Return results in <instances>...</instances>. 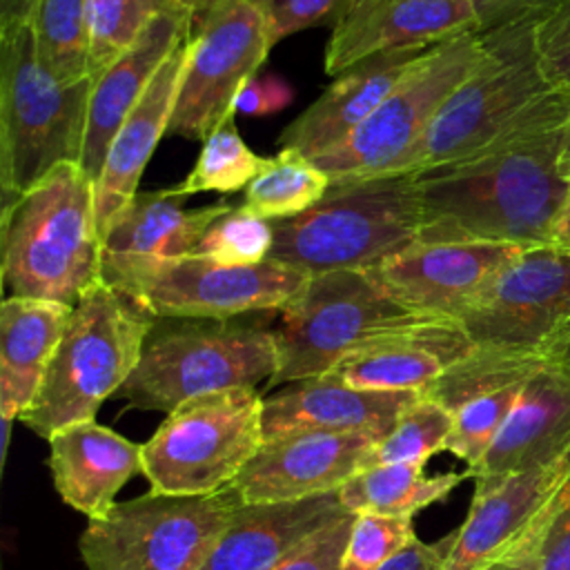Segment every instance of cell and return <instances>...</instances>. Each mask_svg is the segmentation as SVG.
<instances>
[{"label": "cell", "instance_id": "30bf717a", "mask_svg": "<svg viewBox=\"0 0 570 570\" xmlns=\"http://www.w3.org/2000/svg\"><path fill=\"white\" fill-rule=\"evenodd\" d=\"M240 503L232 485L214 494L149 490L89 521L78 550L87 570H200Z\"/></svg>", "mask_w": 570, "mask_h": 570}, {"label": "cell", "instance_id": "f546056e", "mask_svg": "<svg viewBox=\"0 0 570 570\" xmlns=\"http://www.w3.org/2000/svg\"><path fill=\"white\" fill-rule=\"evenodd\" d=\"M554 358L557 356L532 350L474 345L463 358L452 363L423 392V396H430L436 403L445 405L450 412H454L456 407L481 394L523 385Z\"/></svg>", "mask_w": 570, "mask_h": 570}, {"label": "cell", "instance_id": "816d5d0a", "mask_svg": "<svg viewBox=\"0 0 570 570\" xmlns=\"http://www.w3.org/2000/svg\"><path fill=\"white\" fill-rule=\"evenodd\" d=\"M557 358H559V361L566 365V370L570 372V343H568V347H566Z\"/></svg>", "mask_w": 570, "mask_h": 570}, {"label": "cell", "instance_id": "ac0fdd59", "mask_svg": "<svg viewBox=\"0 0 570 570\" xmlns=\"http://www.w3.org/2000/svg\"><path fill=\"white\" fill-rule=\"evenodd\" d=\"M176 187L138 191L102 238V281L125 285L136 274L167 261L191 256L200 236L229 203L185 209Z\"/></svg>", "mask_w": 570, "mask_h": 570}, {"label": "cell", "instance_id": "1f68e13d", "mask_svg": "<svg viewBox=\"0 0 570 570\" xmlns=\"http://www.w3.org/2000/svg\"><path fill=\"white\" fill-rule=\"evenodd\" d=\"M29 27L40 62L60 82L91 78L87 0H36Z\"/></svg>", "mask_w": 570, "mask_h": 570}, {"label": "cell", "instance_id": "cb8c5ba5", "mask_svg": "<svg viewBox=\"0 0 570 570\" xmlns=\"http://www.w3.org/2000/svg\"><path fill=\"white\" fill-rule=\"evenodd\" d=\"M49 470L60 499L89 521L102 519L118 501V492L142 474V443L94 421L53 432L49 439Z\"/></svg>", "mask_w": 570, "mask_h": 570}, {"label": "cell", "instance_id": "ee69618b", "mask_svg": "<svg viewBox=\"0 0 570 570\" xmlns=\"http://www.w3.org/2000/svg\"><path fill=\"white\" fill-rule=\"evenodd\" d=\"M552 499L546 503V508L534 517V521L528 525V530L514 543H510L501 554L490 559L479 570H539L541 539H543V532H546V525L550 519Z\"/></svg>", "mask_w": 570, "mask_h": 570}, {"label": "cell", "instance_id": "83f0119b", "mask_svg": "<svg viewBox=\"0 0 570 570\" xmlns=\"http://www.w3.org/2000/svg\"><path fill=\"white\" fill-rule=\"evenodd\" d=\"M73 307L7 296L0 307V416L18 421L38 396Z\"/></svg>", "mask_w": 570, "mask_h": 570}, {"label": "cell", "instance_id": "f907efd6", "mask_svg": "<svg viewBox=\"0 0 570 570\" xmlns=\"http://www.w3.org/2000/svg\"><path fill=\"white\" fill-rule=\"evenodd\" d=\"M223 2H225V0H176V4H178L180 9H185V11L194 18V22L200 20L203 16H207L214 7L223 4Z\"/></svg>", "mask_w": 570, "mask_h": 570}, {"label": "cell", "instance_id": "d4e9b609", "mask_svg": "<svg viewBox=\"0 0 570 570\" xmlns=\"http://www.w3.org/2000/svg\"><path fill=\"white\" fill-rule=\"evenodd\" d=\"M345 514L338 492L240 503L200 570H272Z\"/></svg>", "mask_w": 570, "mask_h": 570}, {"label": "cell", "instance_id": "7a4b0ae2", "mask_svg": "<svg viewBox=\"0 0 570 570\" xmlns=\"http://www.w3.org/2000/svg\"><path fill=\"white\" fill-rule=\"evenodd\" d=\"M481 33L485 38L483 60L450 94L390 174H419L501 140L570 122V100L557 94L537 67L532 22Z\"/></svg>", "mask_w": 570, "mask_h": 570}, {"label": "cell", "instance_id": "60d3db41", "mask_svg": "<svg viewBox=\"0 0 570 570\" xmlns=\"http://www.w3.org/2000/svg\"><path fill=\"white\" fill-rule=\"evenodd\" d=\"M352 525L354 514L347 512L272 570H341Z\"/></svg>", "mask_w": 570, "mask_h": 570}, {"label": "cell", "instance_id": "f6af8a7d", "mask_svg": "<svg viewBox=\"0 0 570 570\" xmlns=\"http://www.w3.org/2000/svg\"><path fill=\"white\" fill-rule=\"evenodd\" d=\"M479 13V31L534 22L559 0H470Z\"/></svg>", "mask_w": 570, "mask_h": 570}, {"label": "cell", "instance_id": "ab89813d", "mask_svg": "<svg viewBox=\"0 0 570 570\" xmlns=\"http://www.w3.org/2000/svg\"><path fill=\"white\" fill-rule=\"evenodd\" d=\"M274 40L305 31L321 22H334L347 11L352 0H265Z\"/></svg>", "mask_w": 570, "mask_h": 570}, {"label": "cell", "instance_id": "6da1fadb", "mask_svg": "<svg viewBox=\"0 0 570 570\" xmlns=\"http://www.w3.org/2000/svg\"><path fill=\"white\" fill-rule=\"evenodd\" d=\"M563 127L521 134L414 174L421 238L525 249L550 245L552 223L570 185L557 167Z\"/></svg>", "mask_w": 570, "mask_h": 570}, {"label": "cell", "instance_id": "b9f144b4", "mask_svg": "<svg viewBox=\"0 0 570 570\" xmlns=\"http://www.w3.org/2000/svg\"><path fill=\"white\" fill-rule=\"evenodd\" d=\"M539 570H570V474L552 499Z\"/></svg>", "mask_w": 570, "mask_h": 570}, {"label": "cell", "instance_id": "836d02e7", "mask_svg": "<svg viewBox=\"0 0 570 570\" xmlns=\"http://www.w3.org/2000/svg\"><path fill=\"white\" fill-rule=\"evenodd\" d=\"M169 9L180 7L176 0H87L91 78L122 56L158 13Z\"/></svg>", "mask_w": 570, "mask_h": 570}, {"label": "cell", "instance_id": "8992f818", "mask_svg": "<svg viewBox=\"0 0 570 570\" xmlns=\"http://www.w3.org/2000/svg\"><path fill=\"white\" fill-rule=\"evenodd\" d=\"M91 78L60 82L36 53L29 22L0 29V185L2 205L58 165L82 158Z\"/></svg>", "mask_w": 570, "mask_h": 570}, {"label": "cell", "instance_id": "c3c4849f", "mask_svg": "<svg viewBox=\"0 0 570 570\" xmlns=\"http://www.w3.org/2000/svg\"><path fill=\"white\" fill-rule=\"evenodd\" d=\"M550 245L557 247H570V185L566 191V198L557 212V218L552 223V232H550Z\"/></svg>", "mask_w": 570, "mask_h": 570}, {"label": "cell", "instance_id": "9c48e42d", "mask_svg": "<svg viewBox=\"0 0 570 570\" xmlns=\"http://www.w3.org/2000/svg\"><path fill=\"white\" fill-rule=\"evenodd\" d=\"M263 399L256 387H232L187 399L167 412L142 443L149 490L214 494L229 488L265 443Z\"/></svg>", "mask_w": 570, "mask_h": 570}, {"label": "cell", "instance_id": "4dcf8cb0", "mask_svg": "<svg viewBox=\"0 0 570 570\" xmlns=\"http://www.w3.org/2000/svg\"><path fill=\"white\" fill-rule=\"evenodd\" d=\"M330 176L296 149H281L247 185L243 207L267 220L294 218L330 189Z\"/></svg>", "mask_w": 570, "mask_h": 570}, {"label": "cell", "instance_id": "4316f807", "mask_svg": "<svg viewBox=\"0 0 570 570\" xmlns=\"http://www.w3.org/2000/svg\"><path fill=\"white\" fill-rule=\"evenodd\" d=\"M472 347L459 323L434 318L356 350L327 374L358 390L423 394Z\"/></svg>", "mask_w": 570, "mask_h": 570}, {"label": "cell", "instance_id": "f1b7e54d", "mask_svg": "<svg viewBox=\"0 0 570 570\" xmlns=\"http://www.w3.org/2000/svg\"><path fill=\"white\" fill-rule=\"evenodd\" d=\"M470 472H443L428 476L423 463H385L354 474L341 490L347 512H374L412 519L419 510L443 501Z\"/></svg>", "mask_w": 570, "mask_h": 570}, {"label": "cell", "instance_id": "8fae6325", "mask_svg": "<svg viewBox=\"0 0 570 570\" xmlns=\"http://www.w3.org/2000/svg\"><path fill=\"white\" fill-rule=\"evenodd\" d=\"M483 56L485 38L481 31L432 45L412 62L374 114L341 147L314 158V163L332 183L390 174Z\"/></svg>", "mask_w": 570, "mask_h": 570}, {"label": "cell", "instance_id": "e0dca14e", "mask_svg": "<svg viewBox=\"0 0 570 570\" xmlns=\"http://www.w3.org/2000/svg\"><path fill=\"white\" fill-rule=\"evenodd\" d=\"M468 31H479L470 0H352L332 27L325 73L338 76L370 56L432 47Z\"/></svg>", "mask_w": 570, "mask_h": 570}, {"label": "cell", "instance_id": "d6a6232c", "mask_svg": "<svg viewBox=\"0 0 570 570\" xmlns=\"http://www.w3.org/2000/svg\"><path fill=\"white\" fill-rule=\"evenodd\" d=\"M265 163L267 158L258 156L245 145L232 116L203 140V149L191 171L174 187L185 198L203 191L236 194L247 189Z\"/></svg>", "mask_w": 570, "mask_h": 570}, {"label": "cell", "instance_id": "f35d334b", "mask_svg": "<svg viewBox=\"0 0 570 570\" xmlns=\"http://www.w3.org/2000/svg\"><path fill=\"white\" fill-rule=\"evenodd\" d=\"M532 49L543 80L570 100V0L532 22Z\"/></svg>", "mask_w": 570, "mask_h": 570}, {"label": "cell", "instance_id": "2e32d148", "mask_svg": "<svg viewBox=\"0 0 570 570\" xmlns=\"http://www.w3.org/2000/svg\"><path fill=\"white\" fill-rule=\"evenodd\" d=\"M379 432H298L265 441L232 488L243 503L296 501L338 492L370 468Z\"/></svg>", "mask_w": 570, "mask_h": 570}, {"label": "cell", "instance_id": "4fadbf2b", "mask_svg": "<svg viewBox=\"0 0 570 570\" xmlns=\"http://www.w3.org/2000/svg\"><path fill=\"white\" fill-rule=\"evenodd\" d=\"M459 325L474 345L559 356L570 343V247L521 249Z\"/></svg>", "mask_w": 570, "mask_h": 570}, {"label": "cell", "instance_id": "7dc6e473", "mask_svg": "<svg viewBox=\"0 0 570 570\" xmlns=\"http://www.w3.org/2000/svg\"><path fill=\"white\" fill-rule=\"evenodd\" d=\"M36 0H0V29L29 22Z\"/></svg>", "mask_w": 570, "mask_h": 570}, {"label": "cell", "instance_id": "277c9868", "mask_svg": "<svg viewBox=\"0 0 570 570\" xmlns=\"http://www.w3.org/2000/svg\"><path fill=\"white\" fill-rule=\"evenodd\" d=\"M423 214L414 174L336 180L294 218L274 220L269 261L309 276L374 269L421 238Z\"/></svg>", "mask_w": 570, "mask_h": 570}, {"label": "cell", "instance_id": "603a6c76", "mask_svg": "<svg viewBox=\"0 0 570 570\" xmlns=\"http://www.w3.org/2000/svg\"><path fill=\"white\" fill-rule=\"evenodd\" d=\"M570 474V452L559 461L474 488L470 512L441 570H479L514 543Z\"/></svg>", "mask_w": 570, "mask_h": 570}, {"label": "cell", "instance_id": "5bb4252c", "mask_svg": "<svg viewBox=\"0 0 570 570\" xmlns=\"http://www.w3.org/2000/svg\"><path fill=\"white\" fill-rule=\"evenodd\" d=\"M309 274L265 261L223 265L203 256H183L149 267L118 287L154 318H232L281 312Z\"/></svg>", "mask_w": 570, "mask_h": 570}, {"label": "cell", "instance_id": "3957f363", "mask_svg": "<svg viewBox=\"0 0 570 570\" xmlns=\"http://www.w3.org/2000/svg\"><path fill=\"white\" fill-rule=\"evenodd\" d=\"M0 252L9 296L76 307L102 281L96 185L78 163L58 165L2 205Z\"/></svg>", "mask_w": 570, "mask_h": 570}, {"label": "cell", "instance_id": "44dd1931", "mask_svg": "<svg viewBox=\"0 0 570 570\" xmlns=\"http://www.w3.org/2000/svg\"><path fill=\"white\" fill-rule=\"evenodd\" d=\"M430 47H405L370 56L343 73L278 136L281 149L318 158L341 147L387 98L412 62Z\"/></svg>", "mask_w": 570, "mask_h": 570}, {"label": "cell", "instance_id": "ba28073f", "mask_svg": "<svg viewBox=\"0 0 570 570\" xmlns=\"http://www.w3.org/2000/svg\"><path fill=\"white\" fill-rule=\"evenodd\" d=\"M425 321L434 318L399 303L370 269L314 274L281 309L278 370L265 385L323 376L356 350Z\"/></svg>", "mask_w": 570, "mask_h": 570}, {"label": "cell", "instance_id": "8d00e7d4", "mask_svg": "<svg viewBox=\"0 0 570 570\" xmlns=\"http://www.w3.org/2000/svg\"><path fill=\"white\" fill-rule=\"evenodd\" d=\"M523 385H512L490 394H481L456 407L452 412L454 421L450 434L445 436L443 452H450L465 461L468 468H474L497 439Z\"/></svg>", "mask_w": 570, "mask_h": 570}, {"label": "cell", "instance_id": "e575fe53", "mask_svg": "<svg viewBox=\"0 0 570 570\" xmlns=\"http://www.w3.org/2000/svg\"><path fill=\"white\" fill-rule=\"evenodd\" d=\"M454 414L430 396L419 394L394 421L392 430L374 445L372 465L385 463H428L443 452L445 436L452 430Z\"/></svg>", "mask_w": 570, "mask_h": 570}, {"label": "cell", "instance_id": "bcb514c9", "mask_svg": "<svg viewBox=\"0 0 570 570\" xmlns=\"http://www.w3.org/2000/svg\"><path fill=\"white\" fill-rule=\"evenodd\" d=\"M454 541H456V530H452L430 543H425L416 537L401 552H396L390 561H385L376 570H441Z\"/></svg>", "mask_w": 570, "mask_h": 570}, {"label": "cell", "instance_id": "484cf974", "mask_svg": "<svg viewBox=\"0 0 570 570\" xmlns=\"http://www.w3.org/2000/svg\"><path fill=\"white\" fill-rule=\"evenodd\" d=\"M191 38V36H189ZM189 38L183 40L165 65L158 69L145 96L131 109V114L120 125L114 136L100 176L96 178V220L98 232L105 238L118 214L134 200L140 191L142 171L160 142L169 131V120L174 114V102L180 89V80L187 65Z\"/></svg>", "mask_w": 570, "mask_h": 570}, {"label": "cell", "instance_id": "5b68a950", "mask_svg": "<svg viewBox=\"0 0 570 570\" xmlns=\"http://www.w3.org/2000/svg\"><path fill=\"white\" fill-rule=\"evenodd\" d=\"M252 316L154 318L140 361L116 396L129 410L167 414L207 392L269 383L278 370L276 336Z\"/></svg>", "mask_w": 570, "mask_h": 570}, {"label": "cell", "instance_id": "ffe728a7", "mask_svg": "<svg viewBox=\"0 0 570 570\" xmlns=\"http://www.w3.org/2000/svg\"><path fill=\"white\" fill-rule=\"evenodd\" d=\"M191 29L194 18L185 9L163 11L142 29L122 56L91 78L80 167L94 183L100 176L107 149L120 125L145 96L171 51L191 36Z\"/></svg>", "mask_w": 570, "mask_h": 570}, {"label": "cell", "instance_id": "74e56055", "mask_svg": "<svg viewBox=\"0 0 570 570\" xmlns=\"http://www.w3.org/2000/svg\"><path fill=\"white\" fill-rule=\"evenodd\" d=\"M412 539H416L412 519L358 512L354 514L341 570H376Z\"/></svg>", "mask_w": 570, "mask_h": 570}, {"label": "cell", "instance_id": "52a82bcc", "mask_svg": "<svg viewBox=\"0 0 570 570\" xmlns=\"http://www.w3.org/2000/svg\"><path fill=\"white\" fill-rule=\"evenodd\" d=\"M151 323L154 316L129 296L96 283L73 307L42 387L18 421L42 439L94 421L136 370Z\"/></svg>", "mask_w": 570, "mask_h": 570}, {"label": "cell", "instance_id": "d590c367", "mask_svg": "<svg viewBox=\"0 0 570 570\" xmlns=\"http://www.w3.org/2000/svg\"><path fill=\"white\" fill-rule=\"evenodd\" d=\"M274 247V220L261 218L243 205H229L200 236L191 256L223 265H258L269 261Z\"/></svg>", "mask_w": 570, "mask_h": 570}, {"label": "cell", "instance_id": "d6986e66", "mask_svg": "<svg viewBox=\"0 0 570 570\" xmlns=\"http://www.w3.org/2000/svg\"><path fill=\"white\" fill-rule=\"evenodd\" d=\"M570 452V372L554 358L519 392L485 456L468 468L474 488L550 465Z\"/></svg>", "mask_w": 570, "mask_h": 570}, {"label": "cell", "instance_id": "7bdbcfd3", "mask_svg": "<svg viewBox=\"0 0 570 570\" xmlns=\"http://www.w3.org/2000/svg\"><path fill=\"white\" fill-rule=\"evenodd\" d=\"M294 102L292 85L278 73L254 76L245 82L236 98V114L245 116H272L287 109Z\"/></svg>", "mask_w": 570, "mask_h": 570}, {"label": "cell", "instance_id": "681fc988", "mask_svg": "<svg viewBox=\"0 0 570 570\" xmlns=\"http://www.w3.org/2000/svg\"><path fill=\"white\" fill-rule=\"evenodd\" d=\"M559 174L566 183H570V122L563 127L561 142H559V156H557Z\"/></svg>", "mask_w": 570, "mask_h": 570}, {"label": "cell", "instance_id": "9a60e30c", "mask_svg": "<svg viewBox=\"0 0 570 570\" xmlns=\"http://www.w3.org/2000/svg\"><path fill=\"white\" fill-rule=\"evenodd\" d=\"M521 249L525 247L419 238L370 272L405 307L459 323Z\"/></svg>", "mask_w": 570, "mask_h": 570}, {"label": "cell", "instance_id": "7c38bea8", "mask_svg": "<svg viewBox=\"0 0 570 570\" xmlns=\"http://www.w3.org/2000/svg\"><path fill=\"white\" fill-rule=\"evenodd\" d=\"M276 45L265 0H225L194 22L169 131L205 140L236 116V98Z\"/></svg>", "mask_w": 570, "mask_h": 570}, {"label": "cell", "instance_id": "7402d4cb", "mask_svg": "<svg viewBox=\"0 0 570 570\" xmlns=\"http://www.w3.org/2000/svg\"><path fill=\"white\" fill-rule=\"evenodd\" d=\"M419 392H376L350 387L330 374L287 383L263 399L265 441L298 432L387 434Z\"/></svg>", "mask_w": 570, "mask_h": 570}]
</instances>
